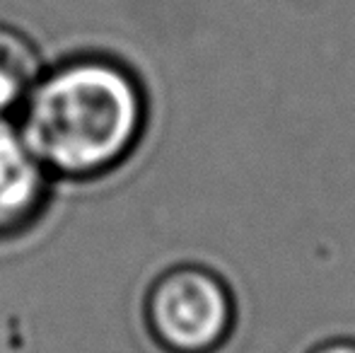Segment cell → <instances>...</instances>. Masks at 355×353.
Returning a JSON list of instances; mask_svg holds the SVG:
<instances>
[{
  "instance_id": "obj_5",
  "label": "cell",
  "mask_w": 355,
  "mask_h": 353,
  "mask_svg": "<svg viewBox=\"0 0 355 353\" xmlns=\"http://www.w3.org/2000/svg\"><path fill=\"white\" fill-rule=\"evenodd\" d=\"M312 353H355V344H348V341H338V344L319 346V349L312 351Z\"/></svg>"
},
{
  "instance_id": "obj_3",
  "label": "cell",
  "mask_w": 355,
  "mask_h": 353,
  "mask_svg": "<svg viewBox=\"0 0 355 353\" xmlns=\"http://www.w3.org/2000/svg\"><path fill=\"white\" fill-rule=\"evenodd\" d=\"M51 172L29 148L17 123L0 119V242L39 223L51 193Z\"/></svg>"
},
{
  "instance_id": "obj_4",
  "label": "cell",
  "mask_w": 355,
  "mask_h": 353,
  "mask_svg": "<svg viewBox=\"0 0 355 353\" xmlns=\"http://www.w3.org/2000/svg\"><path fill=\"white\" fill-rule=\"evenodd\" d=\"M44 71L37 44L17 27L0 22V119L22 112Z\"/></svg>"
},
{
  "instance_id": "obj_2",
  "label": "cell",
  "mask_w": 355,
  "mask_h": 353,
  "mask_svg": "<svg viewBox=\"0 0 355 353\" xmlns=\"http://www.w3.org/2000/svg\"><path fill=\"white\" fill-rule=\"evenodd\" d=\"M232 317L220 281L201 268L164 273L148 295V322L155 339L174 353H208L225 339Z\"/></svg>"
},
{
  "instance_id": "obj_1",
  "label": "cell",
  "mask_w": 355,
  "mask_h": 353,
  "mask_svg": "<svg viewBox=\"0 0 355 353\" xmlns=\"http://www.w3.org/2000/svg\"><path fill=\"white\" fill-rule=\"evenodd\" d=\"M143 94L119 63L78 56L46 68L19 112V131L51 177L114 170L143 131Z\"/></svg>"
}]
</instances>
